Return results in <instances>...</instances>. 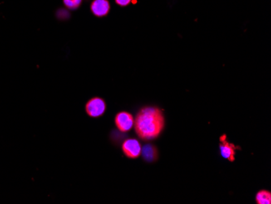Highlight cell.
Wrapping results in <instances>:
<instances>
[{
  "label": "cell",
  "mask_w": 271,
  "mask_h": 204,
  "mask_svg": "<svg viewBox=\"0 0 271 204\" xmlns=\"http://www.w3.org/2000/svg\"><path fill=\"white\" fill-rule=\"evenodd\" d=\"M115 125L120 132H129L134 126V116L126 111H120L115 115Z\"/></svg>",
  "instance_id": "cell-4"
},
{
  "label": "cell",
  "mask_w": 271,
  "mask_h": 204,
  "mask_svg": "<svg viewBox=\"0 0 271 204\" xmlns=\"http://www.w3.org/2000/svg\"><path fill=\"white\" fill-rule=\"evenodd\" d=\"M65 7L71 10H76L81 6L82 0H63Z\"/></svg>",
  "instance_id": "cell-9"
},
{
  "label": "cell",
  "mask_w": 271,
  "mask_h": 204,
  "mask_svg": "<svg viewBox=\"0 0 271 204\" xmlns=\"http://www.w3.org/2000/svg\"><path fill=\"white\" fill-rule=\"evenodd\" d=\"M121 148H122L123 153L125 157L131 159V160H136V159L140 157L141 155L142 146L137 139L130 137V138L124 140Z\"/></svg>",
  "instance_id": "cell-3"
},
{
  "label": "cell",
  "mask_w": 271,
  "mask_h": 204,
  "mask_svg": "<svg viewBox=\"0 0 271 204\" xmlns=\"http://www.w3.org/2000/svg\"><path fill=\"white\" fill-rule=\"evenodd\" d=\"M220 144H219V150L222 157L225 160H228L230 162H234L236 160V154L237 150H239L240 147L237 146L234 143H231L228 141L227 135H223L219 137Z\"/></svg>",
  "instance_id": "cell-5"
},
{
  "label": "cell",
  "mask_w": 271,
  "mask_h": 204,
  "mask_svg": "<svg viewBox=\"0 0 271 204\" xmlns=\"http://www.w3.org/2000/svg\"><path fill=\"white\" fill-rule=\"evenodd\" d=\"M115 1L118 5H120L121 7H126L132 2V0H115Z\"/></svg>",
  "instance_id": "cell-10"
},
{
  "label": "cell",
  "mask_w": 271,
  "mask_h": 204,
  "mask_svg": "<svg viewBox=\"0 0 271 204\" xmlns=\"http://www.w3.org/2000/svg\"><path fill=\"white\" fill-rule=\"evenodd\" d=\"M141 155L145 162L153 163L158 160L159 153L157 147L152 144H146L141 149Z\"/></svg>",
  "instance_id": "cell-7"
},
{
  "label": "cell",
  "mask_w": 271,
  "mask_h": 204,
  "mask_svg": "<svg viewBox=\"0 0 271 204\" xmlns=\"http://www.w3.org/2000/svg\"><path fill=\"white\" fill-rule=\"evenodd\" d=\"M134 127L136 135L142 141L157 139L165 127L163 111L152 106L141 107L134 118Z\"/></svg>",
  "instance_id": "cell-1"
},
{
  "label": "cell",
  "mask_w": 271,
  "mask_h": 204,
  "mask_svg": "<svg viewBox=\"0 0 271 204\" xmlns=\"http://www.w3.org/2000/svg\"><path fill=\"white\" fill-rule=\"evenodd\" d=\"M85 109L86 114L91 118H99L106 112V103L102 98H91L85 103Z\"/></svg>",
  "instance_id": "cell-2"
},
{
  "label": "cell",
  "mask_w": 271,
  "mask_h": 204,
  "mask_svg": "<svg viewBox=\"0 0 271 204\" xmlns=\"http://www.w3.org/2000/svg\"><path fill=\"white\" fill-rule=\"evenodd\" d=\"M90 9L95 16L102 17L110 12V3L108 0H94L90 6Z\"/></svg>",
  "instance_id": "cell-6"
},
{
  "label": "cell",
  "mask_w": 271,
  "mask_h": 204,
  "mask_svg": "<svg viewBox=\"0 0 271 204\" xmlns=\"http://www.w3.org/2000/svg\"><path fill=\"white\" fill-rule=\"evenodd\" d=\"M256 203L258 204H271V193L269 190H262L256 195Z\"/></svg>",
  "instance_id": "cell-8"
}]
</instances>
